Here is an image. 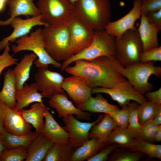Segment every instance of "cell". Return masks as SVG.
Returning <instances> with one entry per match:
<instances>
[{
    "label": "cell",
    "mask_w": 161,
    "mask_h": 161,
    "mask_svg": "<svg viewBox=\"0 0 161 161\" xmlns=\"http://www.w3.org/2000/svg\"><path fill=\"white\" fill-rule=\"evenodd\" d=\"M114 55L105 56L90 60H78L64 70L72 75L82 78L92 89L114 87L127 80L114 65Z\"/></svg>",
    "instance_id": "cell-1"
},
{
    "label": "cell",
    "mask_w": 161,
    "mask_h": 161,
    "mask_svg": "<svg viewBox=\"0 0 161 161\" xmlns=\"http://www.w3.org/2000/svg\"><path fill=\"white\" fill-rule=\"evenodd\" d=\"M74 6L75 16L95 30H104L110 21L109 0H78Z\"/></svg>",
    "instance_id": "cell-2"
},
{
    "label": "cell",
    "mask_w": 161,
    "mask_h": 161,
    "mask_svg": "<svg viewBox=\"0 0 161 161\" xmlns=\"http://www.w3.org/2000/svg\"><path fill=\"white\" fill-rule=\"evenodd\" d=\"M114 63L118 72L136 92L142 95L151 91L153 88V84L148 81L151 75L158 78L161 76V67L155 66L153 62H140L124 67L115 57Z\"/></svg>",
    "instance_id": "cell-3"
},
{
    "label": "cell",
    "mask_w": 161,
    "mask_h": 161,
    "mask_svg": "<svg viewBox=\"0 0 161 161\" xmlns=\"http://www.w3.org/2000/svg\"><path fill=\"white\" fill-rule=\"evenodd\" d=\"M42 33L45 49L57 61H66L73 55L69 49V33L66 24L44 27Z\"/></svg>",
    "instance_id": "cell-4"
},
{
    "label": "cell",
    "mask_w": 161,
    "mask_h": 161,
    "mask_svg": "<svg viewBox=\"0 0 161 161\" xmlns=\"http://www.w3.org/2000/svg\"><path fill=\"white\" fill-rule=\"evenodd\" d=\"M115 39L105 30H95L94 38L90 44L63 61L61 67V70L64 71L71 64L78 60H90L103 56L114 55Z\"/></svg>",
    "instance_id": "cell-5"
},
{
    "label": "cell",
    "mask_w": 161,
    "mask_h": 161,
    "mask_svg": "<svg viewBox=\"0 0 161 161\" xmlns=\"http://www.w3.org/2000/svg\"><path fill=\"white\" fill-rule=\"evenodd\" d=\"M15 42L16 44L12 47L14 54L22 51H31L38 57L34 61L36 67L47 68L50 65L58 68H61L62 64L53 59L45 49L42 29L38 28L30 32L29 35L17 39Z\"/></svg>",
    "instance_id": "cell-6"
},
{
    "label": "cell",
    "mask_w": 161,
    "mask_h": 161,
    "mask_svg": "<svg viewBox=\"0 0 161 161\" xmlns=\"http://www.w3.org/2000/svg\"><path fill=\"white\" fill-rule=\"evenodd\" d=\"M115 48L114 56L123 66L140 62L143 48L138 28L135 27L116 38Z\"/></svg>",
    "instance_id": "cell-7"
},
{
    "label": "cell",
    "mask_w": 161,
    "mask_h": 161,
    "mask_svg": "<svg viewBox=\"0 0 161 161\" xmlns=\"http://www.w3.org/2000/svg\"><path fill=\"white\" fill-rule=\"evenodd\" d=\"M37 7L42 21L49 26L66 24L75 16V7L69 0H39Z\"/></svg>",
    "instance_id": "cell-8"
},
{
    "label": "cell",
    "mask_w": 161,
    "mask_h": 161,
    "mask_svg": "<svg viewBox=\"0 0 161 161\" xmlns=\"http://www.w3.org/2000/svg\"><path fill=\"white\" fill-rule=\"evenodd\" d=\"M69 49L76 55L88 47L93 40L95 30L86 26L75 16L68 23Z\"/></svg>",
    "instance_id": "cell-9"
},
{
    "label": "cell",
    "mask_w": 161,
    "mask_h": 161,
    "mask_svg": "<svg viewBox=\"0 0 161 161\" xmlns=\"http://www.w3.org/2000/svg\"><path fill=\"white\" fill-rule=\"evenodd\" d=\"M103 117V115H99L95 121L92 122L80 121L72 114L63 118L65 125L63 127L69 133V143L75 149L89 139V134L90 129L100 122Z\"/></svg>",
    "instance_id": "cell-10"
},
{
    "label": "cell",
    "mask_w": 161,
    "mask_h": 161,
    "mask_svg": "<svg viewBox=\"0 0 161 161\" xmlns=\"http://www.w3.org/2000/svg\"><path fill=\"white\" fill-rule=\"evenodd\" d=\"M92 92L107 94L122 107L127 105L131 100L139 104L147 101L145 96L136 92L127 80L112 88H93Z\"/></svg>",
    "instance_id": "cell-11"
},
{
    "label": "cell",
    "mask_w": 161,
    "mask_h": 161,
    "mask_svg": "<svg viewBox=\"0 0 161 161\" xmlns=\"http://www.w3.org/2000/svg\"><path fill=\"white\" fill-rule=\"evenodd\" d=\"M38 91L44 97L50 98L55 95L64 92L62 85L64 78L59 73L48 68H39L34 75Z\"/></svg>",
    "instance_id": "cell-12"
},
{
    "label": "cell",
    "mask_w": 161,
    "mask_h": 161,
    "mask_svg": "<svg viewBox=\"0 0 161 161\" xmlns=\"http://www.w3.org/2000/svg\"><path fill=\"white\" fill-rule=\"evenodd\" d=\"M0 114L5 131L14 135H23L31 132V125L27 122L19 111L10 108L0 100Z\"/></svg>",
    "instance_id": "cell-13"
},
{
    "label": "cell",
    "mask_w": 161,
    "mask_h": 161,
    "mask_svg": "<svg viewBox=\"0 0 161 161\" xmlns=\"http://www.w3.org/2000/svg\"><path fill=\"white\" fill-rule=\"evenodd\" d=\"M62 89L78 108L85 102L92 94V88L82 78L75 75L64 78Z\"/></svg>",
    "instance_id": "cell-14"
},
{
    "label": "cell",
    "mask_w": 161,
    "mask_h": 161,
    "mask_svg": "<svg viewBox=\"0 0 161 161\" xmlns=\"http://www.w3.org/2000/svg\"><path fill=\"white\" fill-rule=\"evenodd\" d=\"M49 98V106L56 110L59 117L63 118L72 114L75 115L78 120H90L92 113L81 110L76 107L68 99L64 92L56 94Z\"/></svg>",
    "instance_id": "cell-15"
},
{
    "label": "cell",
    "mask_w": 161,
    "mask_h": 161,
    "mask_svg": "<svg viewBox=\"0 0 161 161\" xmlns=\"http://www.w3.org/2000/svg\"><path fill=\"white\" fill-rule=\"evenodd\" d=\"M142 13L141 1H134L131 10L121 18L114 21H110L104 30L109 34L116 38H119L125 32L134 27L137 20Z\"/></svg>",
    "instance_id": "cell-16"
},
{
    "label": "cell",
    "mask_w": 161,
    "mask_h": 161,
    "mask_svg": "<svg viewBox=\"0 0 161 161\" xmlns=\"http://www.w3.org/2000/svg\"><path fill=\"white\" fill-rule=\"evenodd\" d=\"M10 25L13 28V31L9 35L3 38L0 41V50L4 49L9 42H14L17 39L29 34L34 27L49 26L42 21L41 15L25 19L17 17L12 20Z\"/></svg>",
    "instance_id": "cell-17"
},
{
    "label": "cell",
    "mask_w": 161,
    "mask_h": 161,
    "mask_svg": "<svg viewBox=\"0 0 161 161\" xmlns=\"http://www.w3.org/2000/svg\"><path fill=\"white\" fill-rule=\"evenodd\" d=\"M34 0H7L6 4L9 7V18L4 21H0V26L10 25L12 20L18 16L35 17L40 15Z\"/></svg>",
    "instance_id": "cell-18"
},
{
    "label": "cell",
    "mask_w": 161,
    "mask_h": 161,
    "mask_svg": "<svg viewBox=\"0 0 161 161\" xmlns=\"http://www.w3.org/2000/svg\"><path fill=\"white\" fill-rule=\"evenodd\" d=\"M44 124L42 134L54 143H69V135L57 122L47 107L44 114Z\"/></svg>",
    "instance_id": "cell-19"
},
{
    "label": "cell",
    "mask_w": 161,
    "mask_h": 161,
    "mask_svg": "<svg viewBox=\"0 0 161 161\" xmlns=\"http://www.w3.org/2000/svg\"><path fill=\"white\" fill-rule=\"evenodd\" d=\"M138 31L142 41L143 51L159 46L158 35L160 30L148 21L146 15L142 13Z\"/></svg>",
    "instance_id": "cell-20"
},
{
    "label": "cell",
    "mask_w": 161,
    "mask_h": 161,
    "mask_svg": "<svg viewBox=\"0 0 161 161\" xmlns=\"http://www.w3.org/2000/svg\"><path fill=\"white\" fill-rule=\"evenodd\" d=\"M38 91L35 83L30 85L25 84L21 89L16 91L15 109L20 111L28 107L32 103H43L42 98L44 97Z\"/></svg>",
    "instance_id": "cell-21"
},
{
    "label": "cell",
    "mask_w": 161,
    "mask_h": 161,
    "mask_svg": "<svg viewBox=\"0 0 161 161\" xmlns=\"http://www.w3.org/2000/svg\"><path fill=\"white\" fill-rule=\"evenodd\" d=\"M54 143L42 133L39 134L27 148L28 156L25 161H43Z\"/></svg>",
    "instance_id": "cell-22"
},
{
    "label": "cell",
    "mask_w": 161,
    "mask_h": 161,
    "mask_svg": "<svg viewBox=\"0 0 161 161\" xmlns=\"http://www.w3.org/2000/svg\"><path fill=\"white\" fill-rule=\"evenodd\" d=\"M107 145L98 138H92L75 149L69 161H87Z\"/></svg>",
    "instance_id": "cell-23"
},
{
    "label": "cell",
    "mask_w": 161,
    "mask_h": 161,
    "mask_svg": "<svg viewBox=\"0 0 161 161\" xmlns=\"http://www.w3.org/2000/svg\"><path fill=\"white\" fill-rule=\"evenodd\" d=\"M3 85L0 92V100L8 107L15 108L17 91L16 81L13 70L9 69L4 74Z\"/></svg>",
    "instance_id": "cell-24"
},
{
    "label": "cell",
    "mask_w": 161,
    "mask_h": 161,
    "mask_svg": "<svg viewBox=\"0 0 161 161\" xmlns=\"http://www.w3.org/2000/svg\"><path fill=\"white\" fill-rule=\"evenodd\" d=\"M47 107L43 103H35L30 109L19 111L24 120L32 125L39 134L42 133L44 122V114Z\"/></svg>",
    "instance_id": "cell-25"
},
{
    "label": "cell",
    "mask_w": 161,
    "mask_h": 161,
    "mask_svg": "<svg viewBox=\"0 0 161 161\" xmlns=\"http://www.w3.org/2000/svg\"><path fill=\"white\" fill-rule=\"evenodd\" d=\"M78 108L81 110L91 113L108 114L120 109L116 105L109 103L100 93H97L95 97L91 96Z\"/></svg>",
    "instance_id": "cell-26"
},
{
    "label": "cell",
    "mask_w": 161,
    "mask_h": 161,
    "mask_svg": "<svg viewBox=\"0 0 161 161\" xmlns=\"http://www.w3.org/2000/svg\"><path fill=\"white\" fill-rule=\"evenodd\" d=\"M37 57L33 53L24 55L13 69L15 78L17 90L21 89L29 78L31 66Z\"/></svg>",
    "instance_id": "cell-27"
},
{
    "label": "cell",
    "mask_w": 161,
    "mask_h": 161,
    "mask_svg": "<svg viewBox=\"0 0 161 161\" xmlns=\"http://www.w3.org/2000/svg\"><path fill=\"white\" fill-rule=\"evenodd\" d=\"M117 126L109 114L105 113L102 120L92 128L89 133V139L96 138L107 143L108 137Z\"/></svg>",
    "instance_id": "cell-28"
},
{
    "label": "cell",
    "mask_w": 161,
    "mask_h": 161,
    "mask_svg": "<svg viewBox=\"0 0 161 161\" xmlns=\"http://www.w3.org/2000/svg\"><path fill=\"white\" fill-rule=\"evenodd\" d=\"M136 139L127 127L117 126L108 137L106 143L107 145L116 143L120 147L132 149Z\"/></svg>",
    "instance_id": "cell-29"
},
{
    "label": "cell",
    "mask_w": 161,
    "mask_h": 161,
    "mask_svg": "<svg viewBox=\"0 0 161 161\" xmlns=\"http://www.w3.org/2000/svg\"><path fill=\"white\" fill-rule=\"evenodd\" d=\"M39 134L36 131L24 135H19L9 134L5 131L0 134L1 141L6 149L18 146L27 148L32 141Z\"/></svg>",
    "instance_id": "cell-30"
},
{
    "label": "cell",
    "mask_w": 161,
    "mask_h": 161,
    "mask_svg": "<svg viewBox=\"0 0 161 161\" xmlns=\"http://www.w3.org/2000/svg\"><path fill=\"white\" fill-rule=\"evenodd\" d=\"M75 148L70 143H54L43 161H69Z\"/></svg>",
    "instance_id": "cell-31"
},
{
    "label": "cell",
    "mask_w": 161,
    "mask_h": 161,
    "mask_svg": "<svg viewBox=\"0 0 161 161\" xmlns=\"http://www.w3.org/2000/svg\"><path fill=\"white\" fill-rule=\"evenodd\" d=\"M135 151L145 153L150 157L161 159V145L149 143L136 138L132 149Z\"/></svg>",
    "instance_id": "cell-32"
},
{
    "label": "cell",
    "mask_w": 161,
    "mask_h": 161,
    "mask_svg": "<svg viewBox=\"0 0 161 161\" xmlns=\"http://www.w3.org/2000/svg\"><path fill=\"white\" fill-rule=\"evenodd\" d=\"M161 107V104L149 101L139 104L138 113L139 121L141 125L153 118L154 115Z\"/></svg>",
    "instance_id": "cell-33"
},
{
    "label": "cell",
    "mask_w": 161,
    "mask_h": 161,
    "mask_svg": "<svg viewBox=\"0 0 161 161\" xmlns=\"http://www.w3.org/2000/svg\"><path fill=\"white\" fill-rule=\"evenodd\" d=\"M138 104L134 101L128 104L129 114L127 128L135 138L138 137L141 126L138 116Z\"/></svg>",
    "instance_id": "cell-34"
},
{
    "label": "cell",
    "mask_w": 161,
    "mask_h": 161,
    "mask_svg": "<svg viewBox=\"0 0 161 161\" xmlns=\"http://www.w3.org/2000/svg\"><path fill=\"white\" fill-rule=\"evenodd\" d=\"M28 156L27 148L18 146L10 149H5L0 154V161H22Z\"/></svg>",
    "instance_id": "cell-35"
},
{
    "label": "cell",
    "mask_w": 161,
    "mask_h": 161,
    "mask_svg": "<svg viewBox=\"0 0 161 161\" xmlns=\"http://www.w3.org/2000/svg\"><path fill=\"white\" fill-rule=\"evenodd\" d=\"M160 125L154 123L152 119L146 121L141 125L137 138L149 143H153L155 135Z\"/></svg>",
    "instance_id": "cell-36"
},
{
    "label": "cell",
    "mask_w": 161,
    "mask_h": 161,
    "mask_svg": "<svg viewBox=\"0 0 161 161\" xmlns=\"http://www.w3.org/2000/svg\"><path fill=\"white\" fill-rule=\"evenodd\" d=\"M112 152L108 157V160L109 161H138L143 157V154L137 151L129 152L120 151Z\"/></svg>",
    "instance_id": "cell-37"
},
{
    "label": "cell",
    "mask_w": 161,
    "mask_h": 161,
    "mask_svg": "<svg viewBox=\"0 0 161 161\" xmlns=\"http://www.w3.org/2000/svg\"><path fill=\"white\" fill-rule=\"evenodd\" d=\"M122 107L121 109L113 111L108 114L116 122L117 126L127 127L129 114L128 105Z\"/></svg>",
    "instance_id": "cell-38"
},
{
    "label": "cell",
    "mask_w": 161,
    "mask_h": 161,
    "mask_svg": "<svg viewBox=\"0 0 161 161\" xmlns=\"http://www.w3.org/2000/svg\"><path fill=\"white\" fill-rule=\"evenodd\" d=\"M140 61L141 63L161 61V47L159 46L143 51L140 55Z\"/></svg>",
    "instance_id": "cell-39"
},
{
    "label": "cell",
    "mask_w": 161,
    "mask_h": 161,
    "mask_svg": "<svg viewBox=\"0 0 161 161\" xmlns=\"http://www.w3.org/2000/svg\"><path fill=\"white\" fill-rule=\"evenodd\" d=\"M4 49L3 52L0 55V75L6 68L16 64L18 60L10 55V47L9 43L6 44Z\"/></svg>",
    "instance_id": "cell-40"
},
{
    "label": "cell",
    "mask_w": 161,
    "mask_h": 161,
    "mask_svg": "<svg viewBox=\"0 0 161 161\" xmlns=\"http://www.w3.org/2000/svg\"><path fill=\"white\" fill-rule=\"evenodd\" d=\"M119 147H120V146L116 143L107 145L87 161H106L110 154Z\"/></svg>",
    "instance_id": "cell-41"
},
{
    "label": "cell",
    "mask_w": 161,
    "mask_h": 161,
    "mask_svg": "<svg viewBox=\"0 0 161 161\" xmlns=\"http://www.w3.org/2000/svg\"><path fill=\"white\" fill-rule=\"evenodd\" d=\"M140 1L142 12L145 15L161 9V0H141Z\"/></svg>",
    "instance_id": "cell-42"
},
{
    "label": "cell",
    "mask_w": 161,
    "mask_h": 161,
    "mask_svg": "<svg viewBox=\"0 0 161 161\" xmlns=\"http://www.w3.org/2000/svg\"><path fill=\"white\" fill-rule=\"evenodd\" d=\"M146 15L150 23L156 25L161 30V9L157 11L148 13Z\"/></svg>",
    "instance_id": "cell-43"
},
{
    "label": "cell",
    "mask_w": 161,
    "mask_h": 161,
    "mask_svg": "<svg viewBox=\"0 0 161 161\" xmlns=\"http://www.w3.org/2000/svg\"><path fill=\"white\" fill-rule=\"evenodd\" d=\"M145 97L149 101L161 104V88L154 91L147 92L145 94Z\"/></svg>",
    "instance_id": "cell-44"
},
{
    "label": "cell",
    "mask_w": 161,
    "mask_h": 161,
    "mask_svg": "<svg viewBox=\"0 0 161 161\" xmlns=\"http://www.w3.org/2000/svg\"><path fill=\"white\" fill-rule=\"evenodd\" d=\"M152 119L153 122L155 124L158 125H161V107L158 110Z\"/></svg>",
    "instance_id": "cell-45"
},
{
    "label": "cell",
    "mask_w": 161,
    "mask_h": 161,
    "mask_svg": "<svg viewBox=\"0 0 161 161\" xmlns=\"http://www.w3.org/2000/svg\"><path fill=\"white\" fill-rule=\"evenodd\" d=\"M161 141V126L156 132L154 137V141L159 142Z\"/></svg>",
    "instance_id": "cell-46"
},
{
    "label": "cell",
    "mask_w": 161,
    "mask_h": 161,
    "mask_svg": "<svg viewBox=\"0 0 161 161\" xmlns=\"http://www.w3.org/2000/svg\"><path fill=\"white\" fill-rule=\"evenodd\" d=\"M7 0H0V12L4 9Z\"/></svg>",
    "instance_id": "cell-47"
},
{
    "label": "cell",
    "mask_w": 161,
    "mask_h": 161,
    "mask_svg": "<svg viewBox=\"0 0 161 161\" xmlns=\"http://www.w3.org/2000/svg\"><path fill=\"white\" fill-rule=\"evenodd\" d=\"M5 131L3 123L0 116V133L1 134Z\"/></svg>",
    "instance_id": "cell-48"
},
{
    "label": "cell",
    "mask_w": 161,
    "mask_h": 161,
    "mask_svg": "<svg viewBox=\"0 0 161 161\" xmlns=\"http://www.w3.org/2000/svg\"><path fill=\"white\" fill-rule=\"evenodd\" d=\"M5 149H6L3 145V144H2L0 137V154L1 153V152L4 150H5Z\"/></svg>",
    "instance_id": "cell-49"
},
{
    "label": "cell",
    "mask_w": 161,
    "mask_h": 161,
    "mask_svg": "<svg viewBox=\"0 0 161 161\" xmlns=\"http://www.w3.org/2000/svg\"><path fill=\"white\" fill-rule=\"evenodd\" d=\"M74 5L78 0H69Z\"/></svg>",
    "instance_id": "cell-50"
},
{
    "label": "cell",
    "mask_w": 161,
    "mask_h": 161,
    "mask_svg": "<svg viewBox=\"0 0 161 161\" xmlns=\"http://www.w3.org/2000/svg\"><path fill=\"white\" fill-rule=\"evenodd\" d=\"M141 0H134V1H140Z\"/></svg>",
    "instance_id": "cell-51"
},
{
    "label": "cell",
    "mask_w": 161,
    "mask_h": 161,
    "mask_svg": "<svg viewBox=\"0 0 161 161\" xmlns=\"http://www.w3.org/2000/svg\"></svg>",
    "instance_id": "cell-52"
}]
</instances>
